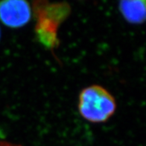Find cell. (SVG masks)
I'll use <instances>...</instances> for the list:
<instances>
[{
	"label": "cell",
	"instance_id": "obj_3",
	"mask_svg": "<svg viewBox=\"0 0 146 146\" xmlns=\"http://www.w3.org/2000/svg\"><path fill=\"white\" fill-rule=\"evenodd\" d=\"M119 10L123 17L131 24H142L145 22V0H120Z\"/></svg>",
	"mask_w": 146,
	"mask_h": 146
},
{
	"label": "cell",
	"instance_id": "obj_1",
	"mask_svg": "<svg viewBox=\"0 0 146 146\" xmlns=\"http://www.w3.org/2000/svg\"><path fill=\"white\" fill-rule=\"evenodd\" d=\"M116 108L113 95L100 85H91L80 94L78 110L81 117L89 122H106L113 116Z\"/></svg>",
	"mask_w": 146,
	"mask_h": 146
},
{
	"label": "cell",
	"instance_id": "obj_4",
	"mask_svg": "<svg viewBox=\"0 0 146 146\" xmlns=\"http://www.w3.org/2000/svg\"><path fill=\"white\" fill-rule=\"evenodd\" d=\"M0 146H21L20 145L13 144V143H8L5 141H0Z\"/></svg>",
	"mask_w": 146,
	"mask_h": 146
},
{
	"label": "cell",
	"instance_id": "obj_2",
	"mask_svg": "<svg viewBox=\"0 0 146 146\" xmlns=\"http://www.w3.org/2000/svg\"><path fill=\"white\" fill-rule=\"evenodd\" d=\"M31 17L32 9L27 0H0V20L5 25L21 28Z\"/></svg>",
	"mask_w": 146,
	"mask_h": 146
}]
</instances>
